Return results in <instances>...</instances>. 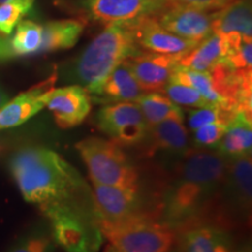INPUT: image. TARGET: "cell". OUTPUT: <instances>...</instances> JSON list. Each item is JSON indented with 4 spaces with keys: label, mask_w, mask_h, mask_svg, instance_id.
<instances>
[{
    "label": "cell",
    "mask_w": 252,
    "mask_h": 252,
    "mask_svg": "<svg viewBox=\"0 0 252 252\" xmlns=\"http://www.w3.org/2000/svg\"><path fill=\"white\" fill-rule=\"evenodd\" d=\"M228 158L204 149L181 156L159 208L161 220L179 226L200 220L209 213L220 186L224 179Z\"/></svg>",
    "instance_id": "obj_1"
},
{
    "label": "cell",
    "mask_w": 252,
    "mask_h": 252,
    "mask_svg": "<svg viewBox=\"0 0 252 252\" xmlns=\"http://www.w3.org/2000/svg\"><path fill=\"white\" fill-rule=\"evenodd\" d=\"M9 171L27 202L41 210L60 203H77L83 181L71 165L55 151L27 146L9 160Z\"/></svg>",
    "instance_id": "obj_2"
},
{
    "label": "cell",
    "mask_w": 252,
    "mask_h": 252,
    "mask_svg": "<svg viewBox=\"0 0 252 252\" xmlns=\"http://www.w3.org/2000/svg\"><path fill=\"white\" fill-rule=\"evenodd\" d=\"M139 50L133 23L108 24L77 59L75 80L88 94L99 96L104 82L113 69Z\"/></svg>",
    "instance_id": "obj_3"
},
{
    "label": "cell",
    "mask_w": 252,
    "mask_h": 252,
    "mask_svg": "<svg viewBox=\"0 0 252 252\" xmlns=\"http://www.w3.org/2000/svg\"><path fill=\"white\" fill-rule=\"evenodd\" d=\"M96 220L110 244L123 252H168L175 241L174 228L153 217L135 214L117 222Z\"/></svg>",
    "instance_id": "obj_4"
},
{
    "label": "cell",
    "mask_w": 252,
    "mask_h": 252,
    "mask_svg": "<svg viewBox=\"0 0 252 252\" xmlns=\"http://www.w3.org/2000/svg\"><path fill=\"white\" fill-rule=\"evenodd\" d=\"M76 149L86 163L91 182L138 189V172L115 140L89 137L77 143Z\"/></svg>",
    "instance_id": "obj_5"
},
{
    "label": "cell",
    "mask_w": 252,
    "mask_h": 252,
    "mask_svg": "<svg viewBox=\"0 0 252 252\" xmlns=\"http://www.w3.org/2000/svg\"><path fill=\"white\" fill-rule=\"evenodd\" d=\"M42 213L49 220L56 245L65 252H98L102 232L97 220L89 217L77 203H60Z\"/></svg>",
    "instance_id": "obj_6"
},
{
    "label": "cell",
    "mask_w": 252,
    "mask_h": 252,
    "mask_svg": "<svg viewBox=\"0 0 252 252\" xmlns=\"http://www.w3.org/2000/svg\"><path fill=\"white\" fill-rule=\"evenodd\" d=\"M251 156L228 158L224 179L209 213L213 209L223 222L247 220L251 210Z\"/></svg>",
    "instance_id": "obj_7"
},
{
    "label": "cell",
    "mask_w": 252,
    "mask_h": 252,
    "mask_svg": "<svg viewBox=\"0 0 252 252\" xmlns=\"http://www.w3.org/2000/svg\"><path fill=\"white\" fill-rule=\"evenodd\" d=\"M97 125L116 143L123 145L140 143L149 132V126L135 102H118L103 106L97 112Z\"/></svg>",
    "instance_id": "obj_8"
},
{
    "label": "cell",
    "mask_w": 252,
    "mask_h": 252,
    "mask_svg": "<svg viewBox=\"0 0 252 252\" xmlns=\"http://www.w3.org/2000/svg\"><path fill=\"white\" fill-rule=\"evenodd\" d=\"M216 12L196 6L169 4L154 15V19L162 28L175 35L200 42L213 33Z\"/></svg>",
    "instance_id": "obj_9"
},
{
    "label": "cell",
    "mask_w": 252,
    "mask_h": 252,
    "mask_svg": "<svg viewBox=\"0 0 252 252\" xmlns=\"http://www.w3.org/2000/svg\"><path fill=\"white\" fill-rule=\"evenodd\" d=\"M83 8L94 20L105 25L134 23L152 17L169 5L168 0H83Z\"/></svg>",
    "instance_id": "obj_10"
},
{
    "label": "cell",
    "mask_w": 252,
    "mask_h": 252,
    "mask_svg": "<svg viewBox=\"0 0 252 252\" xmlns=\"http://www.w3.org/2000/svg\"><path fill=\"white\" fill-rule=\"evenodd\" d=\"M126 62L145 93L162 91L178 68L179 56L139 50Z\"/></svg>",
    "instance_id": "obj_11"
},
{
    "label": "cell",
    "mask_w": 252,
    "mask_h": 252,
    "mask_svg": "<svg viewBox=\"0 0 252 252\" xmlns=\"http://www.w3.org/2000/svg\"><path fill=\"white\" fill-rule=\"evenodd\" d=\"M55 81L56 74H53V76L18 94L0 108V130L20 126L40 112L54 89Z\"/></svg>",
    "instance_id": "obj_12"
},
{
    "label": "cell",
    "mask_w": 252,
    "mask_h": 252,
    "mask_svg": "<svg viewBox=\"0 0 252 252\" xmlns=\"http://www.w3.org/2000/svg\"><path fill=\"white\" fill-rule=\"evenodd\" d=\"M46 106L54 115L60 127L71 128L80 125L91 110L90 96L83 87L75 84L53 89Z\"/></svg>",
    "instance_id": "obj_13"
},
{
    "label": "cell",
    "mask_w": 252,
    "mask_h": 252,
    "mask_svg": "<svg viewBox=\"0 0 252 252\" xmlns=\"http://www.w3.org/2000/svg\"><path fill=\"white\" fill-rule=\"evenodd\" d=\"M133 31L139 48L159 54L181 56L198 43L166 31L157 23L154 15L134 21Z\"/></svg>",
    "instance_id": "obj_14"
},
{
    "label": "cell",
    "mask_w": 252,
    "mask_h": 252,
    "mask_svg": "<svg viewBox=\"0 0 252 252\" xmlns=\"http://www.w3.org/2000/svg\"><path fill=\"white\" fill-rule=\"evenodd\" d=\"M96 220L117 222L133 216L138 209V189L93 182Z\"/></svg>",
    "instance_id": "obj_15"
},
{
    "label": "cell",
    "mask_w": 252,
    "mask_h": 252,
    "mask_svg": "<svg viewBox=\"0 0 252 252\" xmlns=\"http://www.w3.org/2000/svg\"><path fill=\"white\" fill-rule=\"evenodd\" d=\"M180 228V252H231L228 235L219 226L194 220Z\"/></svg>",
    "instance_id": "obj_16"
},
{
    "label": "cell",
    "mask_w": 252,
    "mask_h": 252,
    "mask_svg": "<svg viewBox=\"0 0 252 252\" xmlns=\"http://www.w3.org/2000/svg\"><path fill=\"white\" fill-rule=\"evenodd\" d=\"M150 151L157 150L182 156L189 150V135L184 124V112L176 113L149 128Z\"/></svg>",
    "instance_id": "obj_17"
},
{
    "label": "cell",
    "mask_w": 252,
    "mask_h": 252,
    "mask_svg": "<svg viewBox=\"0 0 252 252\" xmlns=\"http://www.w3.org/2000/svg\"><path fill=\"white\" fill-rule=\"evenodd\" d=\"M213 32L220 36L252 35L251 0H235L219 9L213 21Z\"/></svg>",
    "instance_id": "obj_18"
},
{
    "label": "cell",
    "mask_w": 252,
    "mask_h": 252,
    "mask_svg": "<svg viewBox=\"0 0 252 252\" xmlns=\"http://www.w3.org/2000/svg\"><path fill=\"white\" fill-rule=\"evenodd\" d=\"M252 125L251 115L237 112L226 127L225 133L215 147L216 152L225 158L251 156Z\"/></svg>",
    "instance_id": "obj_19"
},
{
    "label": "cell",
    "mask_w": 252,
    "mask_h": 252,
    "mask_svg": "<svg viewBox=\"0 0 252 252\" xmlns=\"http://www.w3.org/2000/svg\"><path fill=\"white\" fill-rule=\"evenodd\" d=\"M144 93L125 60L113 69L104 82L99 97L108 103L137 102Z\"/></svg>",
    "instance_id": "obj_20"
},
{
    "label": "cell",
    "mask_w": 252,
    "mask_h": 252,
    "mask_svg": "<svg viewBox=\"0 0 252 252\" xmlns=\"http://www.w3.org/2000/svg\"><path fill=\"white\" fill-rule=\"evenodd\" d=\"M225 53L224 39L213 32L189 52L179 56V65L196 71H209L224 59Z\"/></svg>",
    "instance_id": "obj_21"
},
{
    "label": "cell",
    "mask_w": 252,
    "mask_h": 252,
    "mask_svg": "<svg viewBox=\"0 0 252 252\" xmlns=\"http://www.w3.org/2000/svg\"><path fill=\"white\" fill-rule=\"evenodd\" d=\"M83 30L84 25L78 20L49 21L42 26V41L39 53L71 48L77 43Z\"/></svg>",
    "instance_id": "obj_22"
},
{
    "label": "cell",
    "mask_w": 252,
    "mask_h": 252,
    "mask_svg": "<svg viewBox=\"0 0 252 252\" xmlns=\"http://www.w3.org/2000/svg\"><path fill=\"white\" fill-rule=\"evenodd\" d=\"M169 81L187 84V86L197 90L210 104L220 106V108L231 111L228 108V105H226L222 94H220L219 88H217L215 83V80H214L209 71H196L178 65V68L175 69L174 74L172 75Z\"/></svg>",
    "instance_id": "obj_23"
},
{
    "label": "cell",
    "mask_w": 252,
    "mask_h": 252,
    "mask_svg": "<svg viewBox=\"0 0 252 252\" xmlns=\"http://www.w3.org/2000/svg\"><path fill=\"white\" fill-rule=\"evenodd\" d=\"M135 103L139 106L149 128L173 115L182 112L180 106L173 103L165 94H160V91L144 93Z\"/></svg>",
    "instance_id": "obj_24"
},
{
    "label": "cell",
    "mask_w": 252,
    "mask_h": 252,
    "mask_svg": "<svg viewBox=\"0 0 252 252\" xmlns=\"http://www.w3.org/2000/svg\"><path fill=\"white\" fill-rule=\"evenodd\" d=\"M55 248L50 225L39 223L21 235L6 252H54Z\"/></svg>",
    "instance_id": "obj_25"
},
{
    "label": "cell",
    "mask_w": 252,
    "mask_h": 252,
    "mask_svg": "<svg viewBox=\"0 0 252 252\" xmlns=\"http://www.w3.org/2000/svg\"><path fill=\"white\" fill-rule=\"evenodd\" d=\"M14 30V35L9 40L14 55L37 54L42 41V26L32 20H21Z\"/></svg>",
    "instance_id": "obj_26"
},
{
    "label": "cell",
    "mask_w": 252,
    "mask_h": 252,
    "mask_svg": "<svg viewBox=\"0 0 252 252\" xmlns=\"http://www.w3.org/2000/svg\"><path fill=\"white\" fill-rule=\"evenodd\" d=\"M35 0H9L0 4V33L11 35L24 15L30 13Z\"/></svg>",
    "instance_id": "obj_27"
},
{
    "label": "cell",
    "mask_w": 252,
    "mask_h": 252,
    "mask_svg": "<svg viewBox=\"0 0 252 252\" xmlns=\"http://www.w3.org/2000/svg\"><path fill=\"white\" fill-rule=\"evenodd\" d=\"M163 93L176 105L188 106V108H207L213 105L194 88L179 82L169 81L162 89Z\"/></svg>",
    "instance_id": "obj_28"
},
{
    "label": "cell",
    "mask_w": 252,
    "mask_h": 252,
    "mask_svg": "<svg viewBox=\"0 0 252 252\" xmlns=\"http://www.w3.org/2000/svg\"><path fill=\"white\" fill-rule=\"evenodd\" d=\"M236 116L235 112L229 111L220 106L210 105L207 108H198L189 112L187 124L189 130L195 131L208 124H229Z\"/></svg>",
    "instance_id": "obj_29"
},
{
    "label": "cell",
    "mask_w": 252,
    "mask_h": 252,
    "mask_svg": "<svg viewBox=\"0 0 252 252\" xmlns=\"http://www.w3.org/2000/svg\"><path fill=\"white\" fill-rule=\"evenodd\" d=\"M229 124H208L202 127L193 131V143L197 149H215L220 140L222 139L223 134L225 133L226 127Z\"/></svg>",
    "instance_id": "obj_30"
},
{
    "label": "cell",
    "mask_w": 252,
    "mask_h": 252,
    "mask_svg": "<svg viewBox=\"0 0 252 252\" xmlns=\"http://www.w3.org/2000/svg\"><path fill=\"white\" fill-rule=\"evenodd\" d=\"M168 1L169 4L196 6V7L206 8L209 11H219L235 0H168Z\"/></svg>",
    "instance_id": "obj_31"
},
{
    "label": "cell",
    "mask_w": 252,
    "mask_h": 252,
    "mask_svg": "<svg viewBox=\"0 0 252 252\" xmlns=\"http://www.w3.org/2000/svg\"><path fill=\"white\" fill-rule=\"evenodd\" d=\"M15 55L12 50L11 43L9 40L2 36V34L0 33V62L8 61V60L14 59Z\"/></svg>",
    "instance_id": "obj_32"
},
{
    "label": "cell",
    "mask_w": 252,
    "mask_h": 252,
    "mask_svg": "<svg viewBox=\"0 0 252 252\" xmlns=\"http://www.w3.org/2000/svg\"><path fill=\"white\" fill-rule=\"evenodd\" d=\"M8 100H9V97H8L7 93H6V91L2 89L1 87H0V108H2V106H4L5 104L8 102Z\"/></svg>",
    "instance_id": "obj_33"
},
{
    "label": "cell",
    "mask_w": 252,
    "mask_h": 252,
    "mask_svg": "<svg viewBox=\"0 0 252 252\" xmlns=\"http://www.w3.org/2000/svg\"><path fill=\"white\" fill-rule=\"evenodd\" d=\"M104 252H123L122 250H119L118 248H116L115 245H112V244H109L108 247H106V249H105V251Z\"/></svg>",
    "instance_id": "obj_34"
},
{
    "label": "cell",
    "mask_w": 252,
    "mask_h": 252,
    "mask_svg": "<svg viewBox=\"0 0 252 252\" xmlns=\"http://www.w3.org/2000/svg\"><path fill=\"white\" fill-rule=\"evenodd\" d=\"M6 1H9V0H0V4H2V2H6Z\"/></svg>",
    "instance_id": "obj_35"
},
{
    "label": "cell",
    "mask_w": 252,
    "mask_h": 252,
    "mask_svg": "<svg viewBox=\"0 0 252 252\" xmlns=\"http://www.w3.org/2000/svg\"><path fill=\"white\" fill-rule=\"evenodd\" d=\"M168 252H173V251H171V250H169V251H168Z\"/></svg>",
    "instance_id": "obj_36"
}]
</instances>
